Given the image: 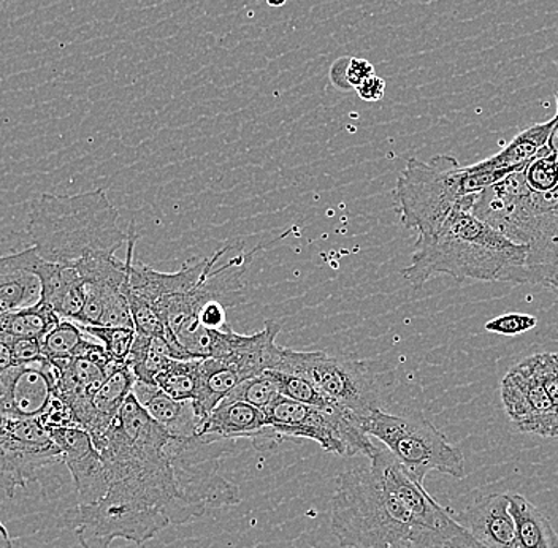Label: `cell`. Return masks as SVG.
I'll list each match as a JSON object with an SVG mask.
<instances>
[{
  "mask_svg": "<svg viewBox=\"0 0 558 548\" xmlns=\"http://www.w3.org/2000/svg\"><path fill=\"white\" fill-rule=\"evenodd\" d=\"M172 441L132 392L94 441L110 487L96 504L76 509L80 546L110 548L117 539L143 546L167 526L198 520L174 470Z\"/></svg>",
  "mask_w": 558,
  "mask_h": 548,
  "instance_id": "cell-1",
  "label": "cell"
},
{
  "mask_svg": "<svg viewBox=\"0 0 558 548\" xmlns=\"http://www.w3.org/2000/svg\"><path fill=\"white\" fill-rule=\"evenodd\" d=\"M338 476L330 526L343 548H448L462 528L386 447Z\"/></svg>",
  "mask_w": 558,
  "mask_h": 548,
  "instance_id": "cell-2",
  "label": "cell"
},
{
  "mask_svg": "<svg viewBox=\"0 0 558 548\" xmlns=\"http://www.w3.org/2000/svg\"><path fill=\"white\" fill-rule=\"evenodd\" d=\"M474 198L460 205L434 235L416 240L411 265L401 271L413 288L441 275L459 282L530 284L529 247L474 216Z\"/></svg>",
  "mask_w": 558,
  "mask_h": 548,
  "instance_id": "cell-3",
  "label": "cell"
},
{
  "mask_svg": "<svg viewBox=\"0 0 558 548\" xmlns=\"http://www.w3.org/2000/svg\"><path fill=\"white\" fill-rule=\"evenodd\" d=\"M27 233L41 260L70 268L117 256L128 244L120 212L104 188L75 195L41 194L31 204Z\"/></svg>",
  "mask_w": 558,
  "mask_h": 548,
  "instance_id": "cell-4",
  "label": "cell"
},
{
  "mask_svg": "<svg viewBox=\"0 0 558 548\" xmlns=\"http://www.w3.org/2000/svg\"><path fill=\"white\" fill-rule=\"evenodd\" d=\"M511 172H474L452 156H436L430 162L408 160L393 188L401 223L414 230L417 239L438 232L446 219L487 187Z\"/></svg>",
  "mask_w": 558,
  "mask_h": 548,
  "instance_id": "cell-5",
  "label": "cell"
},
{
  "mask_svg": "<svg viewBox=\"0 0 558 548\" xmlns=\"http://www.w3.org/2000/svg\"><path fill=\"white\" fill-rule=\"evenodd\" d=\"M471 211L506 239L529 247L526 267L532 284L533 268L558 240V188L533 191L519 170L477 194Z\"/></svg>",
  "mask_w": 558,
  "mask_h": 548,
  "instance_id": "cell-6",
  "label": "cell"
},
{
  "mask_svg": "<svg viewBox=\"0 0 558 548\" xmlns=\"http://www.w3.org/2000/svg\"><path fill=\"white\" fill-rule=\"evenodd\" d=\"M271 369L306 377L331 403L351 411L359 421L368 412L384 410L397 386L396 375L378 363L324 351H294L279 345Z\"/></svg>",
  "mask_w": 558,
  "mask_h": 548,
  "instance_id": "cell-7",
  "label": "cell"
},
{
  "mask_svg": "<svg viewBox=\"0 0 558 548\" xmlns=\"http://www.w3.org/2000/svg\"><path fill=\"white\" fill-rule=\"evenodd\" d=\"M359 422L366 435L381 442L417 484L424 485L432 471L453 479H465L462 452L422 412L399 415L375 410Z\"/></svg>",
  "mask_w": 558,
  "mask_h": 548,
  "instance_id": "cell-8",
  "label": "cell"
},
{
  "mask_svg": "<svg viewBox=\"0 0 558 548\" xmlns=\"http://www.w3.org/2000/svg\"><path fill=\"white\" fill-rule=\"evenodd\" d=\"M265 427L286 441L317 442L327 453L352 459L375 452V442L351 411L340 406L317 407L278 394L264 410Z\"/></svg>",
  "mask_w": 558,
  "mask_h": 548,
  "instance_id": "cell-9",
  "label": "cell"
},
{
  "mask_svg": "<svg viewBox=\"0 0 558 548\" xmlns=\"http://www.w3.org/2000/svg\"><path fill=\"white\" fill-rule=\"evenodd\" d=\"M62 462L61 450L51 431L38 418L0 417V490L13 498L41 471Z\"/></svg>",
  "mask_w": 558,
  "mask_h": 548,
  "instance_id": "cell-10",
  "label": "cell"
},
{
  "mask_svg": "<svg viewBox=\"0 0 558 548\" xmlns=\"http://www.w3.org/2000/svg\"><path fill=\"white\" fill-rule=\"evenodd\" d=\"M500 393L506 415L519 431L558 438V412L529 358L506 373Z\"/></svg>",
  "mask_w": 558,
  "mask_h": 548,
  "instance_id": "cell-11",
  "label": "cell"
},
{
  "mask_svg": "<svg viewBox=\"0 0 558 548\" xmlns=\"http://www.w3.org/2000/svg\"><path fill=\"white\" fill-rule=\"evenodd\" d=\"M56 397L54 366L47 358L0 372V417H41Z\"/></svg>",
  "mask_w": 558,
  "mask_h": 548,
  "instance_id": "cell-12",
  "label": "cell"
},
{
  "mask_svg": "<svg viewBox=\"0 0 558 548\" xmlns=\"http://www.w3.org/2000/svg\"><path fill=\"white\" fill-rule=\"evenodd\" d=\"M51 436L61 450L62 463L72 474L78 506H93L99 502L110 484L102 455L89 433L76 427L56 428L51 429Z\"/></svg>",
  "mask_w": 558,
  "mask_h": 548,
  "instance_id": "cell-13",
  "label": "cell"
},
{
  "mask_svg": "<svg viewBox=\"0 0 558 548\" xmlns=\"http://www.w3.org/2000/svg\"><path fill=\"white\" fill-rule=\"evenodd\" d=\"M453 519L486 548H521L509 512V494L483 495Z\"/></svg>",
  "mask_w": 558,
  "mask_h": 548,
  "instance_id": "cell-14",
  "label": "cell"
},
{
  "mask_svg": "<svg viewBox=\"0 0 558 548\" xmlns=\"http://www.w3.org/2000/svg\"><path fill=\"white\" fill-rule=\"evenodd\" d=\"M40 256L34 247L0 256V314L29 308L41 300L37 268Z\"/></svg>",
  "mask_w": 558,
  "mask_h": 548,
  "instance_id": "cell-15",
  "label": "cell"
},
{
  "mask_svg": "<svg viewBox=\"0 0 558 548\" xmlns=\"http://www.w3.org/2000/svg\"><path fill=\"white\" fill-rule=\"evenodd\" d=\"M265 428V414L243 401L222 400L198 422L197 438L215 442L253 439Z\"/></svg>",
  "mask_w": 558,
  "mask_h": 548,
  "instance_id": "cell-16",
  "label": "cell"
},
{
  "mask_svg": "<svg viewBox=\"0 0 558 548\" xmlns=\"http://www.w3.org/2000/svg\"><path fill=\"white\" fill-rule=\"evenodd\" d=\"M37 273L41 281L40 302L62 319L76 322L85 306V281L78 271L40 258Z\"/></svg>",
  "mask_w": 558,
  "mask_h": 548,
  "instance_id": "cell-17",
  "label": "cell"
},
{
  "mask_svg": "<svg viewBox=\"0 0 558 548\" xmlns=\"http://www.w3.org/2000/svg\"><path fill=\"white\" fill-rule=\"evenodd\" d=\"M134 394L138 403L173 438H194L201 415L195 410L194 401L173 400L157 386L135 382Z\"/></svg>",
  "mask_w": 558,
  "mask_h": 548,
  "instance_id": "cell-18",
  "label": "cell"
},
{
  "mask_svg": "<svg viewBox=\"0 0 558 548\" xmlns=\"http://www.w3.org/2000/svg\"><path fill=\"white\" fill-rule=\"evenodd\" d=\"M554 120L541 122L525 129L521 134L515 135L508 145L497 155L486 160L473 163L471 169L474 172H519L525 169L536 156L547 146L550 132H553Z\"/></svg>",
  "mask_w": 558,
  "mask_h": 548,
  "instance_id": "cell-19",
  "label": "cell"
},
{
  "mask_svg": "<svg viewBox=\"0 0 558 548\" xmlns=\"http://www.w3.org/2000/svg\"><path fill=\"white\" fill-rule=\"evenodd\" d=\"M135 382L137 379L129 365L117 366L104 380L93 398L94 422L87 431L93 441H97L110 427L122 404L134 392Z\"/></svg>",
  "mask_w": 558,
  "mask_h": 548,
  "instance_id": "cell-20",
  "label": "cell"
},
{
  "mask_svg": "<svg viewBox=\"0 0 558 548\" xmlns=\"http://www.w3.org/2000/svg\"><path fill=\"white\" fill-rule=\"evenodd\" d=\"M250 379L239 366L216 358H202L194 406L201 417L215 410L236 386Z\"/></svg>",
  "mask_w": 558,
  "mask_h": 548,
  "instance_id": "cell-21",
  "label": "cell"
},
{
  "mask_svg": "<svg viewBox=\"0 0 558 548\" xmlns=\"http://www.w3.org/2000/svg\"><path fill=\"white\" fill-rule=\"evenodd\" d=\"M509 512L514 519L521 548H558L553 523L533 502L519 494H509Z\"/></svg>",
  "mask_w": 558,
  "mask_h": 548,
  "instance_id": "cell-22",
  "label": "cell"
},
{
  "mask_svg": "<svg viewBox=\"0 0 558 548\" xmlns=\"http://www.w3.org/2000/svg\"><path fill=\"white\" fill-rule=\"evenodd\" d=\"M59 317L45 303L29 308L9 310L0 314V343H12L16 340H44L52 327L61 322Z\"/></svg>",
  "mask_w": 558,
  "mask_h": 548,
  "instance_id": "cell-23",
  "label": "cell"
},
{
  "mask_svg": "<svg viewBox=\"0 0 558 548\" xmlns=\"http://www.w3.org/2000/svg\"><path fill=\"white\" fill-rule=\"evenodd\" d=\"M89 334L73 320L62 319L58 326L52 327L44 340H41V352L47 361H68L85 354L94 341Z\"/></svg>",
  "mask_w": 558,
  "mask_h": 548,
  "instance_id": "cell-24",
  "label": "cell"
},
{
  "mask_svg": "<svg viewBox=\"0 0 558 548\" xmlns=\"http://www.w3.org/2000/svg\"><path fill=\"white\" fill-rule=\"evenodd\" d=\"M201 361L202 358H191V361L169 358L156 376V386L173 400L194 401L197 394L198 375H201Z\"/></svg>",
  "mask_w": 558,
  "mask_h": 548,
  "instance_id": "cell-25",
  "label": "cell"
},
{
  "mask_svg": "<svg viewBox=\"0 0 558 548\" xmlns=\"http://www.w3.org/2000/svg\"><path fill=\"white\" fill-rule=\"evenodd\" d=\"M265 375L274 380L278 393L281 394V397L299 401V403L312 404V406L317 407L337 406V404L331 403L329 398L320 392L312 380L306 379V377L292 375V373L278 372V369H267Z\"/></svg>",
  "mask_w": 558,
  "mask_h": 548,
  "instance_id": "cell-26",
  "label": "cell"
},
{
  "mask_svg": "<svg viewBox=\"0 0 558 548\" xmlns=\"http://www.w3.org/2000/svg\"><path fill=\"white\" fill-rule=\"evenodd\" d=\"M89 337L96 338L114 365H128L137 331L129 327L80 326Z\"/></svg>",
  "mask_w": 558,
  "mask_h": 548,
  "instance_id": "cell-27",
  "label": "cell"
},
{
  "mask_svg": "<svg viewBox=\"0 0 558 548\" xmlns=\"http://www.w3.org/2000/svg\"><path fill=\"white\" fill-rule=\"evenodd\" d=\"M278 394L274 380L262 373V375L251 377V379H246L240 386H236L232 392L227 394L225 400L243 401V403L264 411Z\"/></svg>",
  "mask_w": 558,
  "mask_h": 548,
  "instance_id": "cell-28",
  "label": "cell"
},
{
  "mask_svg": "<svg viewBox=\"0 0 558 548\" xmlns=\"http://www.w3.org/2000/svg\"><path fill=\"white\" fill-rule=\"evenodd\" d=\"M376 75L372 62L361 58H343L335 62L330 70V78L333 85L340 89H357L365 80Z\"/></svg>",
  "mask_w": 558,
  "mask_h": 548,
  "instance_id": "cell-29",
  "label": "cell"
},
{
  "mask_svg": "<svg viewBox=\"0 0 558 548\" xmlns=\"http://www.w3.org/2000/svg\"><path fill=\"white\" fill-rule=\"evenodd\" d=\"M529 362L532 363L547 397L553 401L558 412V352L535 354L529 357Z\"/></svg>",
  "mask_w": 558,
  "mask_h": 548,
  "instance_id": "cell-30",
  "label": "cell"
},
{
  "mask_svg": "<svg viewBox=\"0 0 558 548\" xmlns=\"http://www.w3.org/2000/svg\"><path fill=\"white\" fill-rule=\"evenodd\" d=\"M536 326H538V319L532 314L509 313L497 317V319L488 320L484 328L490 333L518 337V334L533 330Z\"/></svg>",
  "mask_w": 558,
  "mask_h": 548,
  "instance_id": "cell-31",
  "label": "cell"
},
{
  "mask_svg": "<svg viewBox=\"0 0 558 548\" xmlns=\"http://www.w3.org/2000/svg\"><path fill=\"white\" fill-rule=\"evenodd\" d=\"M532 284L544 285L558 293V240L543 261L533 268Z\"/></svg>",
  "mask_w": 558,
  "mask_h": 548,
  "instance_id": "cell-32",
  "label": "cell"
},
{
  "mask_svg": "<svg viewBox=\"0 0 558 548\" xmlns=\"http://www.w3.org/2000/svg\"><path fill=\"white\" fill-rule=\"evenodd\" d=\"M12 351L13 363L24 365V363H34L44 361L41 352V340H16L7 344Z\"/></svg>",
  "mask_w": 558,
  "mask_h": 548,
  "instance_id": "cell-33",
  "label": "cell"
},
{
  "mask_svg": "<svg viewBox=\"0 0 558 548\" xmlns=\"http://www.w3.org/2000/svg\"><path fill=\"white\" fill-rule=\"evenodd\" d=\"M355 90L364 102H379L386 94V82L381 76L373 75Z\"/></svg>",
  "mask_w": 558,
  "mask_h": 548,
  "instance_id": "cell-34",
  "label": "cell"
},
{
  "mask_svg": "<svg viewBox=\"0 0 558 548\" xmlns=\"http://www.w3.org/2000/svg\"><path fill=\"white\" fill-rule=\"evenodd\" d=\"M547 151L553 155H558V90H557V114L554 118V127L550 132L549 139H547Z\"/></svg>",
  "mask_w": 558,
  "mask_h": 548,
  "instance_id": "cell-35",
  "label": "cell"
},
{
  "mask_svg": "<svg viewBox=\"0 0 558 548\" xmlns=\"http://www.w3.org/2000/svg\"><path fill=\"white\" fill-rule=\"evenodd\" d=\"M13 365L15 363H13L12 351H10L9 345L5 343H0V372Z\"/></svg>",
  "mask_w": 558,
  "mask_h": 548,
  "instance_id": "cell-36",
  "label": "cell"
},
{
  "mask_svg": "<svg viewBox=\"0 0 558 548\" xmlns=\"http://www.w3.org/2000/svg\"><path fill=\"white\" fill-rule=\"evenodd\" d=\"M0 548H13L12 539H10V534L7 532L3 523L0 522Z\"/></svg>",
  "mask_w": 558,
  "mask_h": 548,
  "instance_id": "cell-37",
  "label": "cell"
},
{
  "mask_svg": "<svg viewBox=\"0 0 558 548\" xmlns=\"http://www.w3.org/2000/svg\"><path fill=\"white\" fill-rule=\"evenodd\" d=\"M286 0H268V3H270V5H275V7H279V5H282V3H284Z\"/></svg>",
  "mask_w": 558,
  "mask_h": 548,
  "instance_id": "cell-38",
  "label": "cell"
}]
</instances>
